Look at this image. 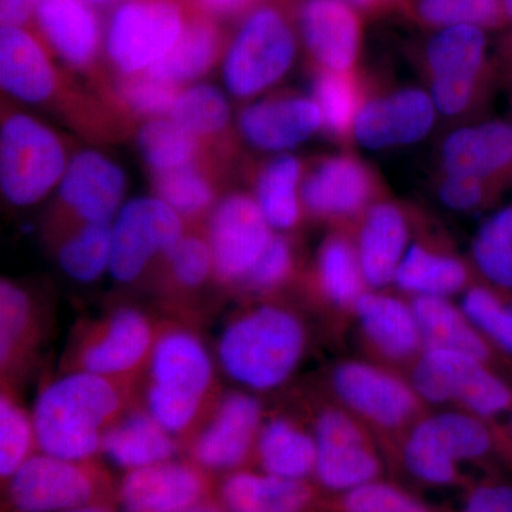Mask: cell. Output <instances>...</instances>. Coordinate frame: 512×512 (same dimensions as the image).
Here are the masks:
<instances>
[{
    "instance_id": "cell-1",
    "label": "cell",
    "mask_w": 512,
    "mask_h": 512,
    "mask_svg": "<svg viewBox=\"0 0 512 512\" xmlns=\"http://www.w3.org/2000/svg\"><path fill=\"white\" fill-rule=\"evenodd\" d=\"M121 406L114 380L83 370L60 377L40 392L33 409L40 453L79 463L92 460Z\"/></svg>"
},
{
    "instance_id": "cell-2",
    "label": "cell",
    "mask_w": 512,
    "mask_h": 512,
    "mask_svg": "<svg viewBox=\"0 0 512 512\" xmlns=\"http://www.w3.org/2000/svg\"><path fill=\"white\" fill-rule=\"evenodd\" d=\"M305 348L306 332L298 316L281 306L264 305L229 323L218 356L235 382L268 392L295 373Z\"/></svg>"
},
{
    "instance_id": "cell-3",
    "label": "cell",
    "mask_w": 512,
    "mask_h": 512,
    "mask_svg": "<svg viewBox=\"0 0 512 512\" xmlns=\"http://www.w3.org/2000/svg\"><path fill=\"white\" fill-rule=\"evenodd\" d=\"M148 360L147 412L173 436L184 433L212 386L210 353L187 330H168L156 340Z\"/></svg>"
},
{
    "instance_id": "cell-4",
    "label": "cell",
    "mask_w": 512,
    "mask_h": 512,
    "mask_svg": "<svg viewBox=\"0 0 512 512\" xmlns=\"http://www.w3.org/2000/svg\"><path fill=\"white\" fill-rule=\"evenodd\" d=\"M296 53L298 35L288 6L266 0L245 16L225 49V86L238 99H251L291 70Z\"/></svg>"
},
{
    "instance_id": "cell-5",
    "label": "cell",
    "mask_w": 512,
    "mask_h": 512,
    "mask_svg": "<svg viewBox=\"0 0 512 512\" xmlns=\"http://www.w3.org/2000/svg\"><path fill=\"white\" fill-rule=\"evenodd\" d=\"M494 436L485 420L464 410H444L416 420L402 446V464L414 480L430 487L463 483L461 467L484 460Z\"/></svg>"
},
{
    "instance_id": "cell-6",
    "label": "cell",
    "mask_w": 512,
    "mask_h": 512,
    "mask_svg": "<svg viewBox=\"0 0 512 512\" xmlns=\"http://www.w3.org/2000/svg\"><path fill=\"white\" fill-rule=\"evenodd\" d=\"M62 138L35 117L3 114L0 128V187L15 207H30L60 184L67 170Z\"/></svg>"
},
{
    "instance_id": "cell-7",
    "label": "cell",
    "mask_w": 512,
    "mask_h": 512,
    "mask_svg": "<svg viewBox=\"0 0 512 512\" xmlns=\"http://www.w3.org/2000/svg\"><path fill=\"white\" fill-rule=\"evenodd\" d=\"M303 214L342 227H356L375 202L389 197L379 173L356 154L325 156L303 170Z\"/></svg>"
},
{
    "instance_id": "cell-8",
    "label": "cell",
    "mask_w": 512,
    "mask_h": 512,
    "mask_svg": "<svg viewBox=\"0 0 512 512\" xmlns=\"http://www.w3.org/2000/svg\"><path fill=\"white\" fill-rule=\"evenodd\" d=\"M191 9L183 0H121L107 28L110 63L119 74L146 72L177 42Z\"/></svg>"
},
{
    "instance_id": "cell-9",
    "label": "cell",
    "mask_w": 512,
    "mask_h": 512,
    "mask_svg": "<svg viewBox=\"0 0 512 512\" xmlns=\"http://www.w3.org/2000/svg\"><path fill=\"white\" fill-rule=\"evenodd\" d=\"M8 503L15 512H62L109 500L107 481L89 461L33 454L9 478Z\"/></svg>"
},
{
    "instance_id": "cell-10",
    "label": "cell",
    "mask_w": 512,
    "mask_h": 512,
    "mask_svg": "<svg viewBox=\"0 0 512 512\" xmlns=\"http://www.w3.org/2000/svg\"><path fill=\"white\" fill-rule=\"evenodd\" d=\"M183 237L184 220L173 208L157 197L134 198L111 224V276L120 284L136 281Z\"/></svg>"
},
{
    "instance_id": "cell-11",
    "label": "cell",
    "mask_w": 512,
    "mask_h": 512,
    "mask_svg": "<svg viewBox=\"0 0 512 512\" xmlns=\"http://www.w3.org/2000/svg\"><path fill=\"white\" fill-rule=\"evenodd\" d=\"M313 437V477L322 490L340 495L382 478V458L363 424L348 410H323L315 421Z\"/></svg>"
},
{
    "instance_id": "cell-12",
    "label": "cell",
    "mask_w": 512,
    "mask_h": 512,
    "mask_svg": "<svg viewBox=\"0 0 512 512\" xmlns=\"http://www.w3.org/2000/svg\"><path fill=\"white\" fill-rule=\"evenodd\" d=\"M333 393L360 421L397 430L416 420L421 400L412 384L362 360L339 363L330 377Z\"/></svg>"
},
{
    "instance_id": "cell-13",
    "label": "cell",
    "mask_w": 512,
    "mask_h": 512,
    "mask_svg": "<svg viewBox=\"0 0 512 512\" xmlns=\"http://www.w3.org/2000/svg\"><path fill=\"white\" fill-rule=\"evenodd\" d=\"M274 237L255 197L245 192L227 195L215 205L208 222L215 275L225 284H242Z\"/></svg>"
},
{
    "instance_id": "cell-14",
    "label": "cell",
    "mask_w": 512,
    "mask_h": 512,
    "mask_svg": "<svg viewBox=\"0 0 512 512\" xmlns=\"http://www.w3.org/2000/svg\"><path fill=\"white\" fill-rule=\"evenodd\" d=\"M437 110L429 92L404 86L372 92L363 103L355 123V141L367 150L410 146L429 136Z\"/></svg>"
},
{
    "instance_id": "cell-15",
    "label": "cell",
    "mask_w": 512,
    "mask_h": 512,
    "mask_svg": "<svg viewBox=\"0 0 512 512\" xmlns=\"http://www.w3.org/2000/svg\"><path fill=\"white\" fill-rule=\"evenodd\" d=\"M262 407L248 393H229L191 446V461L207 473H232L255 453Z\"/></svg>"
},
{
    "instance_id": "cell-16",
    "label": "cell",
    "mask_w": 512,
    "mask_h": 512,
    "mask_svg": "<svg viewBox=\"0 0 512 512\" xmlns=\"http://www.w3.org/2000/svg\"><path fill=\"white\" fill-rule=\"evenodd\" d=\"M437 171L474 175L504 194L512 188V123L501 119L463 124L448 131L437 148Z\"/></svg>"
},
{
    "instance_id": "cell-17",
    "label": "cell",
    "mask_w": 512,
    "mask_h": 512,
    "mask_svg": "<svg viewBox=\"0 0 512 512\" xmlns=\"http://www.w3.org/2000/svg\"><path fill=\"white\" fill-rule=\"evenodd\" d=\"M296 22L312 67L350 72L362 49V15L348 0H299Z\"/></svg>"
},
{
    "instance_id": "cell-18",
    "label": "cell",
    "mask_w": 512,
    "mask_h": 512,
    "mask_svg": "<svg viewBox=\"0 0 512 512\" xmlns=\"http://www.w3.org/2000/svg\"><path fill=\"white\" fill-rule=\"evenodd\" d=\"M210 490L207 471L170 460L127 471L117 498L126 512H183L210 498Z\"/></svg>"
},
{
    "instance_id": "cell-19",
    "label": "cell",
    "mask_w": 512,
    "mask_h": 512,
    "mask_svg": "<svg viewBox=\"0 0 512 512\" xmlns=\"http://www.w3.org/2000/svg\"><path fill=\"white\" fill-rule=\"evenodd\" d=\"M126 192L123 170L99 151L86 150L69 161L59 187V204L74 221L113 224Z\"/></svg>"
},
{
    "instance_id": "cell-20",
    "label": "cell",
    "mask_w": 512,
    "mask_h": 512,
    "mask_svg": "<svg viewBox=\"0 0 512 512\" xmlns=\"http://www.w3.org/2000/svg\"><path fill=\"white\" fill-rule=\"evenodd\" d=\"M356 227V251L367 288H387L410 247L413 212L400 202L383 198L365 212Z\"/></svg>"
},
{
    "instance_id": "cell-21",
    "label": "cell",
    "mask_w": 512,
    "mask_h": 512,
    "mask_svg": "<svg viewBox=\"0 0 512 512\" xmlns=\"http://www.w3.org/2000/svg\"><path fill=\"white\" fill-rule=\"evenodd\" d=\"M238 128L252 147L284 153L315 136L323 119L313 97L284 93L245 106Z\"/></svg>"
},
{
    "instance_id": "cell-22",
    "label": "cell",
    "mask_w": 512,
    "mask_h": 512,
    "mask_svg": "<svg viewBox=\"0 0 512 512\" xmlns=\"http://www.w3.org/2000/svg\"><path fill=\"white\" fill-rule=\"evenodd\" d=\"M0 83L3 92L30 104L52 103L63 90L43 40L26 28L0 30Z\"/></svg>"
},
{
    "instance_id": "cell-23",
    "label": "cell",
    "mask_w": 512,
    "mask_h": 512,
    "mask_svg": "<svg viewBox=\"0 0 512 512\" xmlns=\"http://www.w3.org/2000/svg\"><path fill=\"white\" fill-rule=\"evenodd\" d=\"M154 343L146 316L137 309L121 308L87 340L80 352L79 370L111 380L130 375L150 359Z\"/></svg>"
},
{
    "instance_id": "cell-24",
    "label": "cell",
    "mask_w": 512,
    "mask_h": 512,
    "mask_svg": "<svg viewBox=\"0 0 512 512\" xmlns=\"http://www.w3.org/2000/svg\"><path fill=\"white\" fill-rule=\"evenodd\" d=\"M35 20L43 42L67 66L92 72L101 47L100 19L94 6L86 0H42Z\"/></svg>"
},
{
    "instance_id": "cell-25",
    "label": "cell",
    "mask_w": 512,
    "mask_h": 512,
    "mask_svg": "<svg viewBox=\"0 0 512 512\" xmlns=\"http://www.w3.org/2000/svg\"><path fill=\"white\" fill-rule=\"evenodd\" d=\"M485 30L453 26L431 30L420 50V70L427 84L497 79L495 64L488 60Z\"/></svg>"
},
{
    "instance_id": "cell-26",
    "label": "cell",
    "mask_w": 512,
    "mask_h": 512,
    "mask_svg": "<svg viewBox=\"0 0 512 512\" xmlns=\"http://www.w3.org/2000/svg\"><path fill=\"white\" fill-rule=\"evenodd\" d=\"M352 311L367 342L386 359L406 362L423 352L412 303L373 289L357 299Z\"/></svg>"
},
{
    "instance_id": "cell-27",
    "label": "cell",
    "mask_w": 512,
    "mask_h": 512,
    "mask_svg": "<svg viewBox=\"0 0 512 512\" xmlns=\"http://www.w3.org/2000/svg\"><path fill=\"white\" fill-rule=\"evenodd\" d=\"M229 512H315L318 491L308 480H288L264 471H232L218 488Z\"/></svg>"
},
{
    "instance_id": "cell-28",
    "label": "cell",
    "mask_w": 512,
    "mask_h": 512,
    "mask_svg": "<svg viewBox=\"0 0 512 512\" xmlns=\"http://www.w3.org/2000/svg\"><path fill=\"white\" fill-rule=\"evenodd\" d=\"M470 281V266L460 256L433 242L416 241L400 262L393 284L412 298H450L470 288Z\"/></svg>"
},
{
    "instance_id": "cell-29",
    "label": "cell",
    "mask_w": 512,
    "mask_h": 512,
    "mask_svg": "<svg viewBox=\"0 0 512 512\" xmlns=\"http://www.w3.org/2000/svg\"><path fill=\"white\" fill-rule=\"evenodd\" d=\"M101 453L114 466L131 471L174 460L173 434L148 412H133L117 419L104 433Z\"/></svg>"
},
{
    "instance_id": "cell-30",
    "label": "cell",
    "mask_w": 512,
    "mask_h": 512,
    "mask_svg": "<svg viewBox=\"0 0 512 512\" xmlns=\"http://www.w3.org/2000/svg\"><path fill=\"white\" fill-rule=\"evenodd\" d=\"M222 47L225 40L217 20L192 8L177 42L146 72L183 86L210 72L222 55Z\"/></svg>"
},
{
    "instance_id": "cell-31",
    "label": "cell",
    "mask_w": 512,
    "mask_h": 512,
    "mask_svg": "<svg viewBox=\"0 0 512 512\" xmlns=\"http://www.w3.org/2000/svg\"><path fill=\"white\" fill-rule=\"evenodd\" d=\"M485 365L488 363L467 353L423 349L414 360L410 384L421 403L458 407Z\"/></svg>"
},
{
    "instance_id": "cell-32",
    "label": "cell",
    "mask_w": 512,
    "mask_h": 512,
    "mask_svg": "<svg viewBox=\"0 0 512 512\" xmlns=\"http://www.w3.org/2000/svg\"><path fill=\"white\" fill-rule=\"evenodd\" d=\"M423 349H444L467 353L490 362L491 346L460 306L440 296H414L410 298Z\"/></svg>"
},
{
    "instance_id": "cell-33",
    "label": "cell",
    "mask_w": 512,
    "mask_h": 512,
    "mask_svg": "<svg viewBox=\"0 0 512 512\" xmlns=\"http://www.w3.org/2000/svg\"><path fill=\"white\" fill-rule=\"evenodd\" d=\"M312 89L322 113L323 130L338 143L352 146L357 114L370 93L369 83L357 69L335 72L313 67Z\"/></svg>"
},
{
    "instance_id": "cell-34",
    "label": "cell",
    "mask_w": 512,
    "mask_h": 512,
    "mask_svg": "<svg viewBox=\"0 0 512 512\" xmlns=\"http://www.w3.org/2000/svg\"><path fill=\"white\" fill-rule=\"evenodd\" d=\"M255 456L266 474L288 480H308L315 473V437L293 421L278 417L262 424Z\"/></svg>"
},
{
    "instance_id": "cell-35",
    "label": "cell",
    "mask_w": 512,
    "mask_h": 512,
    "mask_svg": "<svg viewBox=\"0 0 512 512\" xmlns=\"http://www.w3.org/2000/svg\"><path fill=\"white\" fill-rule=\"evenodd\" d=\"M303 164L291 154L266 161L255 175V200L266 221L276 231H292L303 215L301 183Z\"/></svg>"
},
{
    "instance_id": "cell-36",
    "label": "cell",
    "mask_w": 512,
    "mask_h": 512,
    "mask_svg": "<svg viewBox=\"0 0 512 512\" xmlns=\"http://www.w3.org/2000/svg\"><path fill=\"white\" fill-rule=\"evenodd\" d=\"M315 282L320 295L335 308L353 309L367 291L355 238L338 229L323 241L315 262Z\"/></svg>"
},
{
    "instance_id": "cell-37",
    "label": "cell",
    "mask_w": 512,
    "mask_h": 512,
    "mask_svg": "<svg viewBox=\"0 0 512 512\" xmlns=\"http://www.w3.org/2000/svg\"><path fill=\"white\" fill-rule=\"evenodd\" d=\"M170 119L198 138L208 150H231V109L220 89L195 84L183 90L175 101Z\"/></svg>"
},
{
    "instance_id": "cell-38",
    "label": "cell",
    "mask_w": 512,
    "mask_h": 512,
    "mask_svg": "<svg viewBox=\"0 0 512 512\" xmlns=\"http://www.w3.org/2000/svg\"><path fill=\"white\" fill-rule=\"evenodd\" d=\"M400 10L427 30L476 26L487 32L510 25L501 0H406Z\"/></svg>"
},
{
    "instance_id": "cell-39",
    "label": "cell",
    "mask_w": 512,
    "mask_h": 512,
    "mask_svg": "<svg viewBox=\"0 0 512 512\" xmlns=\"http://www.w3.org/2000/svg\"><path fill=\"white\" fill-rule=\"evenodd\" d=\"M211 160L167 171H153L156 197L173 208L183 220H197L214 210L217 184Z\"/></svg>"
},
{
    "instance_id": "cell-40",
    "label": "cell",
    "mask_w": 512,
    "mask_h": 512,
    "mask_svg": "<svg viewBox=\"0 0 512 512\" xmlns=\"http://www.w3.org/2000/svg\"><path fill=\"white\" fill-rule=\"evenodd\" d=\"M144 160L153 171H167L211 160V151L170 117L147 120L137 134Z\"/></svg>"
},
{
    "instance_id": "cell-41",
    "label": "cell",
    "mask_w": 512,
    "mask_h": 512,
    "mask_svg": "<svg viewBox=\"0 0 512 512\" xmlns=\"http://www.w3.org/2000/svg\"><path fill=\"white\" fill-rule=\"evenodd\" d=\"M471 258L488 284L512 292V202L498 208L478 228Z\"/></svg>"
},
{
    "instance_id": "cell-42",
    "label": "cell",
    "mask_w": 512,
    "mask_h": 512,
    "mask_svg": "<svg viewBox=\"0 0 512 512\" xmlns=\"http://www.w3.org/2000/svg\"><path fill=\"white\" fill-rule=\"evenodd\" d=\"M111 261V224H84L63 238L57 262L67 276L82 284L97 281Z\"/></svg>"
},
{
    "instance_id": "cell-43",
    "label": "cell",
    "mask_w": 512,
    "mask_h": 512,
    "mask_svg": "<svg viewBox=\"0 0 512 512\" xmlns=\"http://www.w3.org/2000/svg\"><path fill=\"white\" fill-rule=\"evenodd\" d=\"M181 90L178 84L148 72L119 74L110 89V101L120 113L136 119L153 120L170 117Z\"/></svg>"
},
{
    "instance_id": "cell-44",
    "label": "cell",
    "mask_w": 512,
    "mask_h": 512,
    "mask_svg": "<svg viewBox=\"0 0 512 512\" xmlns=\"http://www.w3.org/2000/svg\"><path fill=\"white\" fill-rule=\"evenodd\" d=\"M494 286L471 285L460 308L488 343L512 356V302Z\"/></svg>"
},
{
    "instance_id": "cell-45",
    "label": "cell",
    "mask_w": 512,
    "mask_h": 512,
    "mask_svg": "<svg viewBox=\"0 0 512 512\" xmlns=\"http://www.w3.org/2000/svg\"><path fill=\"white\" fill-rule=\"evenodd\" d=\"M36 444L35 424L8 393L0 399V476L8 481L30 457Z\"/></svg>"
},
{
    "instance_id": "cell-46",
    "label": "cell",
    "mask_w": 512,
    "mask_h": 512,
    "mask_svg": "<svg viewBox=\"0 0 512 512\" xmlns=\"http://www.w3.org/2000/svg\"><path fill=\"white\" fill-rule=\"evenodd\" d=\"M336 512H434L400 485L379 478L338 495Z\"/></svg>"
},
{
    "instance_id": "cell-47",
    "label": "cell",
    "mask_w": 512,
    "mask_h": 512,
    "mask_svg": "<svg viewBox=\"0 0 512 512\" xmlns=\"http://www.w3.org/2000/svg\"><path fill=\"white\" fill-rule=\"evenodd\" d=\"M433 190L441 204L460 214L484 211L494 207L504 192L474 175L448 174L436 171Z\"/></svg>"
},
{
    "instance_id": "cell-48",
    "label": "cell",
    "mask_w": 512,
    "mask_h": 512,
    "mask_svg": "<svg viewBox=\"0 0 512 512\" xmlns=\"http://www.w3.org/2000/svg\"><path fill=\"white\" fill-rule=\"evenodd\" d=\"M32 306L28 293L9 279L0 284V362L9 365L28 333Z\"/></svg>"
},
{
    "instance_id": "cell-49",
    "label": "cell",
    "mask_w": 512,
    "mask_h": 512,
    "mask_svg": "<svg viewBox=\"0 0 512 512\" xmlns=\"http://www.w3.org/2000/svg\"><path fill=\"white\" fill-rule=\"evenodd\" d=\"M167 259L175 281L184 288H198L214 272L210 244L200 235H184Z\"/></svg>"
},
{
    "instance_id": "cell-50",
    "label": "cell",
    "mask_w": 512,
    "mask_h": 512,
    "mask_svg": "<svg viewBox=\"0 0 512 512\" xmlns=\"http://www.w3.org/2000/svg\"><path fill=\"white\" fill-rule=\"evenodd\" d=\"M295 269V249L285 235H275L242 284L254 292H271L286 284Z\"/></svg>"
},
{
    "instance_id": "cell-51",
    "label": "cell",
    "mask_w": 512,
    "mask_h": 512,
    "mask_svg": "<svg viewBox=\"0 0 512 512\" xmlns=\"http://www.w3.org/2000/svg\"><path fill=\"white\" fill-rule=\"evenodd\" d=\"M460 512H512V483L485 478L471 485Z\"/></svg>"
},
{
    "instance_id": "cell-52",
    "label": "cell",
    "mask_w": 512,
    "mask_h": 512,
    "mask_svg": "<svg viewBox=\"0 0 512 512\" xmlns=\"http://www.w3.org/2000/svg\"><path fill=\"white\" fill-rule=\"evenodd\" d=\"M266 0H190V5L198 12L212 19L245 18Z\"/></svg>"
},
{
    "instance_id": "cell-53",
    "label": "cell",
    "mask_w": 512,
    "mask_h": 512,
    "mask_svg": "<svg viewBox=\"0 0 512 512\" xmlns=\"http://www.w3.org/2000/svg\"><path fill=\"white\" fill-rule=\"evenodd\" d=\"M42 0H0V22L2 26L26 28L35 19Z\"/></svg>"
},
{
    "instance_id": "cell-54",
    "label": "cell",
    "mask_w": 512,
    "mask_h": 512,
    "mask_svg": "<svg viewBox=\"0 0 512 512\" xmlns=\"http://www.w3.org/2000/svg\"><path fill=\"white\" fill-rule=\"evenodd\" d=\"M494 64L498 80H503L512 90V32L505 35L501 40L497 62Z\"/></svg>"
},
{
    "instance_id": "cell-55",
    "label": "cell",
    "mask_w": 512,
    "mask_h": 512,
    "mask_svg": "<svg viewBox=\"0 0 512 512\" xmlns=\"http://www.w3.org/2000/svg\"><path fill=\"white\" fill-rule=\"evenodd\" d=\"M348 2L360 15L373 18V16L383 15V13L389 12V10L402 9L403 3L406 0H348Z\"/></svg>"
},
{
    "instance_id": "cell-56",
    "label": "cell",
    "mask_w": 512,
    "mask_h": 512,
    "mask_svg": "<svg viewBox=\"0 0 512 512\" xmlns=\"http://www.w3.org/2000/svg\"><path fill=\"white\" fill-rule=\"evenodd\" d=\"M62 512H116L113 503L109 500L96 501V503H90L86 505H80V507L70 508V510Z\"/></svg>"
},
{
    "instance_id": "cell-57",
    "label": "cell",
    "mask_w": 512,
    "mask_h": 512,
    "mask_svg": "<svg viewBox=\"0 0 512 512\" xmlns=\"http://www.w3.org/2000/svg\"><path fill=\"white\" fill-rule=\"evenodd\" d=\"M183 512H229L227 508L224 507L220 503V501L210 500V498H207V500L201 501V503L192 505L191 508H188V510H185Z\"/></svg>"
},
{
    "instance_id": "cell-58",
    "label": "cell",
    "mask_w": 512,
    "mask_h": 512,
    "mask_svg": "<svg viewBox=\"0 0 512 512\" xmlns=\"http://www.w3.org/2000/svg\"><path fill=\"white\" fill-rule=\"evenodd\" d=\"M86 2H89L94 8H107V6L116 3L117 0H86Z\"/></svg>"
},
{
    "instance_id": "cell-59",
    "label": "cell",
    "mask_w": 512,
    "mask_h": 512,
    "mask_svg": "<svg viewBox=\"0 0 512 512\" xmlns=\"http://www.w3.org/2000/svg\"><path fill=\"white\" fill-rule=\"evenodd\" d=\"M503 2V6L505 9V13H507L508 20L512 23V0H501Z\"/></svg>"
},
{
    "instance_id": "cell-60",
    "label": "cell",
    "mask_w": 512,
    "mask_h": 512,
    "mask_svg": "<svg viewBox=\"0 0 512 512\" xmlns=\"http://www.w3.org/2000/svg\"><path fill=\"white\" fill-rule=\"evenodd\" d=\"M510 443L512 448V421H511V427H510Z\"/></svg>"
},
{
    "instance_id": "cell-61",
    "label": "cell",
    "mask_w": 512,
    "mask_h": 512,
    "mask_svg": "<svg viewBox=\"0 0 512 512\" xmlns=\"http://www.w3.org/2000/svg\"><path fill=\"white\" fill-rule=\"evenodd\" d=\"M281 2H291V0H281Z\"/></svg>"
}]
</instances>
